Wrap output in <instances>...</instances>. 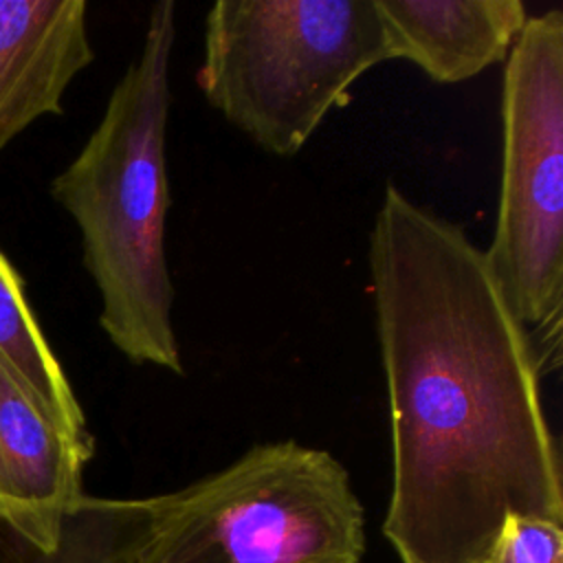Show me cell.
<instances>
[{
    "label": "cell",
    "instance_id": "obj_1",
    "mask_svg": "<svg viewBox=\"0 0 563 563\" xmlns=\"http://www.w3.org/2000/svg\"><path fill=\"white\" fill-rule=\"evenodd\" d=\"M367 260L391 418L383 534L400 563H482L510 515L561 523L543 367L484 249L387 185Z\"/></svg>",
    "mask_w": 563,
    "mask_h": 563
},
{
    "label": "cell",
    "instance_id": "obj_2",
    "mask_svg": "<svg viewBox=\"0 0 563 563\" xmlns=\"http://www.w3.org/2000/svg\"><path fill=\"white\" fill-rule=\"evenodd\" d=\"M176 4L150 9L139 55L110 92L103 117L51 185L81 233L99 297V325L134 365L183 376L165 255L169 211L167 121Z\"/></svg>",
    "mask_w": 563,
    "mask_h": 563
},
{
    "label": "cell",
    "instance_id": "obj_3",
    "mask_svg": "<svg viewBox=\"0 0 563 563\" xmlns=\"http://www.w3.org/2000/svg\"><path fill=\"white\" fill-rule=\"evenodd\" d=\"M394 59L376 0H218L198 88L264 152L290 158L369 68Z\"/></svg>",
    "mask_w": 563,
    "mask_h": 563
},
{
    "label": "cell",
    "instance_id": "obj_4",
    "mask_svg": "<svg viewBox=\"0 0 563 563\" xmlns=\"http://www.w3.org/2000/svg\"><path fill=\"white\" fill-rule=\"evenodd\" d=\"M150 506L145 563H361L365 554L350 473L295 440L255 444Z\"/></svg>",
    "mask_w": 563,
    "mask_h": 563
},
{
    "label": "cell",
    "instance_id": "obj_5",
    "mask_svg": "<svg viewBox=\"0 0 563 563\" xmlns=\"http://www.w3.org/2000/svg\"><path fill=\"white\" fill-rule=\"evenodd\" d=\"M506 59L499 207L484 253L548 374L563 328V13L528 18Z\"/></svg>",
    "mask_w": 563,
    "mask_h": 563
},
{
    "label": "cell",
    "instance_id": "obj_6",
    "mask_svg": "<svg viewBox=\"0 0 563 563\" xmlns=\"http://www.w3.org/2000/svg\"><path fill=\"white\" fill-rule=\"evenodd\" d=\"M95 444L68 435L0 356V515L42 545L81 495Z\"/></svg>",
    "mask_w": 563,
    "mask_h": 563
},
{
    "label": "cell",
    "instance_id": "obj_7",
    "mask_svg": "<svg viewBox=\"0 0 563 563\" xmlns=\"http://www.w3.org/2000/svg\"><path fill=\"white\" fill-rule=\"evenodd\" d=\"M84 0H0V150L62 112L70 81L92 64Z\"/></svg>",
    "mask_w": 563,
    "mask_h": 563
},
{
    "label": "cell",
    "instance_id": "obj_8",
    "mask_svg": "<svg viewBox=\"0 0 563 563\" xmlns=\"http://www.w3.org/2000/svg\"><path fill=\"white\" fill-rule=\"evenodd\" d=\"M394 59L438 84L466 81L504 62L526 26L521 0H376Z\"/></svg>",
    "mask_w": 563,
    "mask_h": 563
},
{
    "label": "cell",
    "instance_id": "obj_9",
    "mask_svg": "<svg viewBox=\"0 0 563 563\" xmlns=\"http://www.w3.org/2000/svg\"><path fill=\"white\" fill-rule=\"evenodd\" d=\"M150 543V497L84 493L62 512L53 545H42L0 515V563H145Z\"/></svg>",
    "mask_w": 563,
    "mask_h": 563
},
{
    "label": "cell",
    "instance_id": "obj_10",
    "mask_svg": "<svg viewBox=\"0 0 563 563\" xmlns=\"http://www.w3.org/2000/svg\"><path fill=\"white\" fill-rule=\"evenodd\" d=\"M0 356L40 407L75 440L95 444L81 405L26 301L22 279L0 253Z\"/></svg>",
    "mask_w": 563,
    "mask_h": 563
},
{
    "label": "cell",
    "instance_id": "obj_11",
    "mask_svg": "<svg viewBox=\"0 0 563 563\" xmlns=\"http://www.w3.org/2000/svg\"><path fill=\"white\" fill-rule=\"evenodd\" d=\"M482 563H563V528L559 521L510 515Z\"/></svg>",
    "mask_w": 563,
    "mask_h": 563
}]
</instances>
